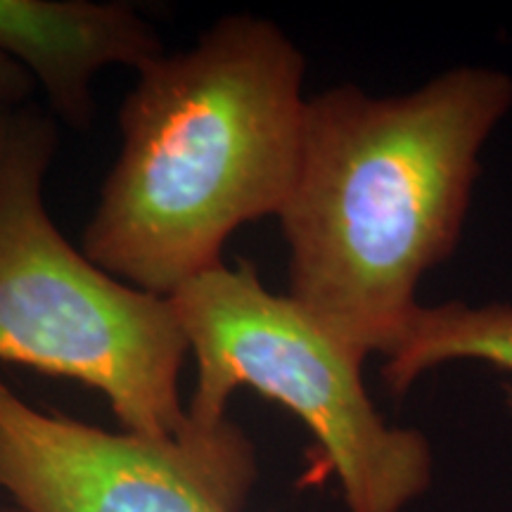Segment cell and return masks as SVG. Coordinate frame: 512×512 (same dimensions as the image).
Instances as JSON below:
<instances>
[{
    "mask_svg": "<svg viewBox=\"0 0 512 512\" xmlns=\"http://www.w3.org/2000/svg\"><path fill=\"white\" fill-rule=\"evenodd\" d=\"M512 76L460 64L411 93L339 83L306 100L302 155L275 219L290 297L363 356H387L418 287L456 252Z\"/></svg>",
    "mask_w": 512,
    "mask_h": 512,
    "instance_id": "6da1fadb",
    "label": "cell"
},
{
    "mask_svg": "<svg viewBox=\"0 0 512 512\" xmlns=\"http://www.w3.org/2000/svg\"><path fill=\"white\" fill-rule=\"evenodd\" d=\"M304 76L302 50L254 15L223 17L190 50L140 72L83 254L157 297L221 266L230 235L278 216L290 197Z\"/></svg>",
    "mask_w": 512,
    "mask_h": 512,
    "instance_id": "7a4b0ae2",
    "label": "cell"
},
{
    "mask_svg": "<svg viewBox=\"0 0 512 512\" xmlns=\"http://www.w3.org/2000/svg\"><path fill=\"white\" fill-rule=\"evenodd\" d=\"M55 150L48 114L0 107V361L95 389L128 434L181 437L178 375L190 349L174 304L64 240L43 202Z\"/></svg>",
    "mask_w": 512,
    "mask_h": 512,
    "instance_id": "3957f363",
    "label": "cell"
},
{
    "mask_svg": "<svg viewBox=\"0 0 512 512\" xmlns=\"http://www.w3.org/2000/svg\"><path fill=\"white\" fill-rule=\"evenodd\" d=\"M169 299L197 361L192 425L226 422L228 399L247 387L309 427L349 512H403L430 489V441L382 418L363 382L366 356L268 290L252 261L204 271Z\"/></svg>",
    "mask_w": 512,
    "mask_h": 512,
    "instance_id": "277c9868",
    "label": "cell"
},
{
    "mask_svg": "<svg viewBox=\"0 0 512 512\" xmlns=\"http://www.w3.org/2000/svg\"><path fill=\"white\" fill-rule=\"evenodd\" d=\"M254 448L235 422L176 439L43 413L0 380V489L29 512H242Z\"/></svg>",
    "mask_w": 512,
    "mask_h": 512,
    "instance_id": "5b68a950",
    "label": "cell"
},
{
    "mask_svg": "<svg viewBox=\"0 0 512 512\" xmlns=\"http://www.w3.org/2000/svg\"><path fill=\"white\" fill-rule=\"evenodd\" d=\"M0 53L46 88L67 124L93 121V76L110 64L145 72L166 55L155 29L121 3L0 0Z\"/></svg>",
    "mask_w": 512,
    "mask_h": 512,
    "instance_id": "8992f818",
    "label": "cell"
},
{
    "mask_svg": "<svg viewBox=\"0 0 512 512\" xmlns=\"http://www.w3.org/2000/svg\"><path fill=\"white\" fill-rule=\"evenodd\" d=\"M453 361H479L512 373V304H422L384 356L382 380L403 396L422 375Z\"/></svg>",
    "mask_w": 512,
    "mask_h": 512,
    "instance_id": "52a82bcc",
    "label": "cell"
},
{
    "mask_svg": "<svg viewBox=\"0 0 512 512\" xmlns=\"http://www.w3.org/2000/svg\"><path fill=\"white\" fill-rule=\"evenodd\" d=\"M31 93V76L15 60L0 53V107H17Z\"/></svg>",
    "mask_w": 512,
    "mask_h": 512,
    "instance_id": "ba28073f",
    "label": "cell"
},
{
    "mask_svg": "<svg viewBox=\"0 0 512 512\" xmlns=\"http://www.w3.org/2000/svg\"><path fill=\"white\" fill-rule=\"evenodd\" d=\"M0 512H29V510L15 503V505H8V508H0Z\"/></svg>",
    "mask_w": 512,
    "mask_h": 512,
    "instance_id": "9c48e42d",
    "label": "cell"
},
{
    "mask_svg": "<svg viewBox=\"0 0 512 512\" xmlns=\"http://www.w3.org/2000/svg\"><path fill=\"white\" fill-rule=\"evenodd\" d=\"M510 406H512V392H510Z\"/></svg>",
    "mask_w": 512,
    "mask_h": 512,
    "instance_id": "30bf717a",
    "label": "cell"
}]
</instances>
